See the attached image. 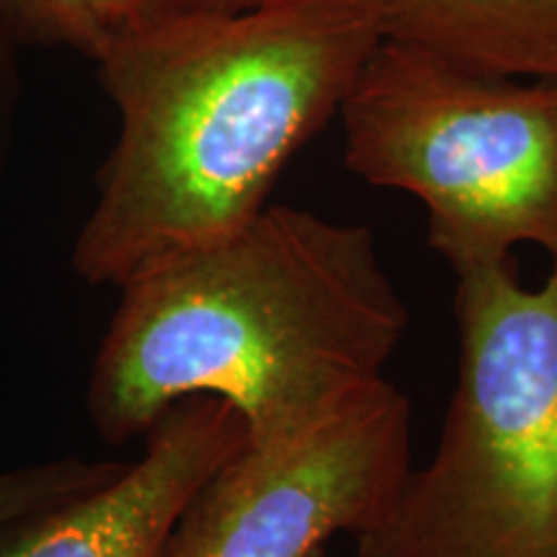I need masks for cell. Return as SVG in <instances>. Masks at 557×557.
Listing matches in <instances>:
<instances>
[{
  "mask_svg": "<svg viewBox=\"0 0 557 557\" xmlns=\"http://www.w3.org/2000/svg\"><path fill=\"white\" fill-rule=\"evenodd\" d=\"M382 39L517 78H557V0H367Z\"/></svg>",
  "mask_w": 557,
  "mask_h": 557,
  "instance_id": "obj_7",
  "label": "cell"
},
{
  "mask_svg": "<svg viewBox=\"0 0 557 557\" xmlns=\"http://www.w3.org/2000/svg\"><path fill=\"white\" fill-rule=\"evenodd\" d=\"M120 289L86 400L114 447L197 395L253 447L308 434L385 382L410 323L372 230L271 201Z\"/></svg>",
  "mask_w": 557,
  "mask_h": 557,
  "instance_id": "obj_2",
  "label": "cell"
},
{
  "mask_svg": "<svg viewBox=\"0 0 557 557\" xmlns=\"http://www.w3.org/2000/svg\"><path fill=\"white\" fill-rule=\"evenodd\" d=\"M246 444V426L225 400H178L148 429L137 462L0 532V557H160L199 485Z\"/></svg>",
  "mask_w": 557,
  "mask_h": 557,
  "instance_id": "obj_6",
  "label": "cell"
},
{
  "mask_svg": "<svg viewBox=\"0 0 557 557\" xmlns=\"http://www.w3.org/2000/svg\"><path fill=\"white\" fill-rule=\"evenodd\" d=\"M380 41L367 0L163 13L111 37L96 62L120 137L75 240L78 276L122 287L256 218Z\"/></svg>",
  "mask_w": 557,
  "mask_h": 557,
  "instance_id": "obj_1",
  "label": "cell"
},
{
  "mask_svg": "<svg viewBox=\"0 0 557 557\" xmlns=\"http://www.w3.org/2000/svg\"><path fill=\"white\" fill-rule=\"evenodd\" d=\"M271 0H150V16H163V13H178V16H209V13H243L259 9ZM145 21V18H143Z\"/></svg>",
  "mask_w": 557,
  "mask_h": 557,
  "instance_id": "obj_10",
  "label": "cell"
},
{
  "mask_svg": "<svg viewBox=\"0 0 557 557\" xmlns=\"http://www.w3.org/2000/svg\"><path fill=\"white\" fill-rule=\"evenodd\" d=\"M5 124H9V86H5V73H3V65H0V150H3Z\"/></svg>",
  "mask_w": 557,
  "mask_h": 557,
  "instance_id": "obj_11",
  "label": "cell"
},
{
  "mask_svg": "<svg viewBox=\"0 0 557 557\" xmlns=\"http://www.w3.org/2000/svg\"><path fill=\"white\" fill-rule=\"evenodd\" d=\"M457 385L436 451L410 468L354 557H557V261L457 274Z\"/></svg>",
  "mask_w": 557,
  "mask_h": 557,
  "instance_id": "obj_3",
  "label": "cell"
},
{
  "mask_svg": "<svg viewBox=\"0 0 557 557\" xmlns=\"http://www.w3.org/2000/svg\"><path fill=\"white\" fill-rule=\"evenodd\" d=\"M124 468V462H88L67 457L0 472V532L109 483Z\"/></svg>",
  "mask_w": 557,
  "mask_h": 557,
  "instance_id": "obj_9",
  "label": "cell"
},
{
  "mask_svg": "<svg viewBox=\"0 0 557 557\" xmlns=\"http://www.w3.org/2000/svg\"><path fill=\"white\" fill-rule=\"evenodd\" d=\"M354 176L426 207L455 274L537 246L557 261V78H517L382 39L338 111Z\"/></svg>",
  "mask_w": 557,
  "mask_h": 557,
  "instance_id": "obj_4",
  "label": "cell"
},
{
  "mask_svg": "<svg viewBox=\"0 0 557 557\" xmlns=\"http://www.w3.org/2000/svg\"><path fill=\"white\" fill-rule=\"evenodd\" d=\"M148 11L150 0H0V21L13 37L70 47L88 58Z\"/></svg>",
  "mask_w": 557,
  "mask_h": 557,
  "instance_id": "obj_8",
  "label": "cell"
},
{
  "mask_svg": "<svg viewBox=\"0 0 557 557\" xmlns=\"http://www.w3.org/2000/svg\"><path fill=\"white\" fill-rule=\"evenodd\" d=\"M410 468V403L385 380L308 434L246 444L199 485L160 557H315L380 521Z\"/></svg>",
  "mask_w": 557,
  "mask_h": 557,
  "instance_id": "obj_5",
  "label": "cell"
}]
</instances>
